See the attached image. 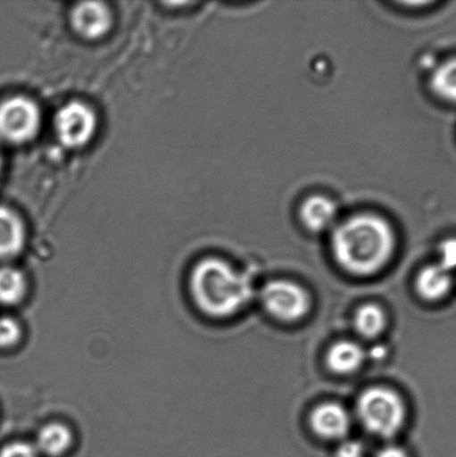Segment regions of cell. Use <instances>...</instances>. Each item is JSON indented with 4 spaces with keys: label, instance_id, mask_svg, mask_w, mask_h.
<instances>
[{
    "label": "cell",
    "instance_id": "obj_20",
    "mask_svg": "<svg viewBox=\"0 0 456 457\" xmlns=\"http://www.w3.org/2000/svg\"><path fill=\"white\" fill-rule=\"evenodd\" d=\"M363 443L356 440H346L337 447L336 457H364Z\"/></svg>",
    "mask_w": 456,
    "mask_h": 457
},
{
    "label": "cell",
    "instance_id": "obj_14",
    "mask_svg": "<svg viewBox=\"0 0 456 457\" xmlns=\"http://www.w3.org/2000/svg\"><path fill=\"white\" fill-rule=\"evenodd\" d=\"M27 290L26 278L12 267L0 268V304L12 306L21 302Z\"/></svg>",
    "mask_w": 456,
    "mask_h": 457
},
{
    "label": "cell",
    "instance_id": "obj_13",
    "mask_svg": "<svg viewBox=\"0 0 456 457\" xmlns=\"http://www.w3.org/2000/svg\"><path fill=\"white\" fill-rule=\"evenodd\" d=\"M71 443L73 436L69 428L64 424L51 423L40 429L35 447L39 454L57 457L65 454Z\"/></svg>",
    "mask_w": 456,
    "mask_h": 457
},
{
    "label": "cell",
    "instance_id": "obj_4",
    "mask_svg": "<svg viewBox=\"0 0 456 457\" xmlns=\"http://www.w3.org/2000/svg\"><path fill=\"white\" fill-rule=\"evenodd\" d=\"M40 112L33 101L26 97H12L0 104V137L21 145L37 134Z\"/></svg>",
    "mask_w": 456,
    "mask_h": 457
},
{
    "label": "cell",
    "instance_id": "obj_3",
    "mask_svg": "<svg viewBox=\"0 0 456 457\" xmlns=\"http://www.w3.org/2000/svg\"><path fill=\"white\" fill-rule=\"evenodd\" d=\"M356 411L366 431L382 438L395 436L405 422L404 402L390 388L368 389L360 396Z\"/></svg>",
    "mask_w": 456,
    "mask_h": 457
},
{
    "label": "cell",
    "instance_id": "obj_12",
    "mask_svg": "<svg viewBox=\"0 0 456 457\" xmlns=\"http://www.w3.org/2000/svg\"><path fill=\"white\" fill-rule=\"evenodd\" d=\"M368 357L360 344L343 340L334 345L327 353V365L334 373L347 375L354 373Z\"/></svg>",
    "mask_w": 456,
    "mask_h": 457
},
{
    "label": "cell",
    "instance_id": "obj_16",
    "mask_svg": "<svg viewBox=\"0 0 456 457\" xmlns=\"http://www.w3.org/2000/svg\"><path fill=\"white\" fill-rule=\"evenodd\" d=\"M386 316L377 304H365L361 307L355 316L357 333L365 338H377L386 329Z\"/></svg>",
    "mask_w": 456,
    "mask_h": 457
},
{
    "label": "cell",
    "instance_id": "obj_19",
    "mask_svg": "<svg viewBox=\"0 0 456 457\" xmlns=\"http://www.w3.org/2000/svg\"><path fill=\"white\" fill-rule=\"evenodd\" d=\"M440 259V262L437 263L453 272L456 269V239L448 240L442 245Z\"/></svg>",
    "mask_w": 456,
    "mask_h": 457
},
{
    "label": "cell",
    "instance_id": "obj_1",
    "mask_svg": "<svg viewBox=\"0 0 456 457\" xmlns=\"http://www.w3.org/2000/svg\"><path fill=\"white\" fill-rule=\"evenodd\" d=\"M395 233L386 220L363 213L335 228L333 254L344 270L355 276H372L391 262Z\"/></svg>",
    "mask_w": 456,
    "mask_h": 457
},
{
    "label": "cell",
    "instance_id": "obj_11",
    "mask_svg": "<svg viewBox=\"0 0 456 457\" xmlns=\"http://www.w3.org/2000/svg\"><path fill=\"white\" fill-rule=\"evenodd\" d=\"M25 244V228L15 212L0 207V260L12 259Z\"/></svg>",
    "mask_w": 456,
    "mask_h": 457
},
{
    "label": "cell",
    "instance_id": "obj_6",
    "mask_svg": "<svg viewBox=\"0 0 456 457\" xmlns=\"http://www.w3.org/2000/svg\"><path fill=\"white\" fill-rule=\"evenodd\" d=\"M55 129L62 145L79 149L92 140L96 131V116L83 103L70 102L58 111Z\"/></svg>",
    "mask_w": 456,
    "mask_h": 457
},
{
    "label": "cell",
    "instance_id": "obj_7",
    "mask_svg": "<svg viewBox=\"0 0 456 457\" xmlns=\"http://www.w3.org/2000/svg\"><path fill=\"white\" fill-rule=\"evenodd\" d=\"M311 425L312 431L326 440H344L351 431L352 420L345 407L325 403L312 411Z\"/></svg>",
    "mask_w": 456,
    "mask_h": 457
},
{
    "label": "cell",
    "instance_id": "obj_17",
    "mask_svg": "<svg viewBox=\"0 0 456 457\" xmlns=\"http://www.w3.org/2000/svg\"><path fill=\"white\" fill-rule=\"evenodd\" d=\"M21 330L15 320L0 318V348H11L20 342Z\"/></svg>",
    "mask_w": 456,
    "mask_h": 457
},
{
    "label": "cell",
    "instance_id": "obj_15",
    "mask_svg": "<svg viewBox=\"0 0 456 457\" xmlns=\"http://www.w3.org/2000/svg\"><path fill=\"white\" fill-rule=\"evenodd\" d=\"M432 92L442 101L456 104V58L446 61L433 71Z\"/></svg>",
    "mask_w": 456,
    "mask_h": 457
},
{
    "label": "cell",
    "instance_id": "obj_8",
    "mask_svg": "<svg viewBox=\"0 0 456 457\" xmlns=\"http://www.w3.org/2000/svg\"><path fill=\"white\" fill-rule=\"evenodd\" d=\"M71 25L76 33L85 39L101 38L111 29V12L104 4H79L71 12Z\"/></svg>",
    "mask_w": 456,
    "mask_h": 457
},
{
    "label": "cell",
    "instance_id": "obj_23",
    "mask_svg": "<svg viewBox=\"0 0 456 457\" xmlns=\"http://www.w3.org/2000/svg\"><path fill=\"white\" fill-rule=\"evenodd\" d=\"M0 169H2V159H0Z\"/></svg>",
    "mask_w": 456,
    "mask_h": 457
},
{
    "label": "cell",
    "instance_id": "obj_9",
    "mask_svg": "<svg viewBox=\"0 0 456 457\" xmlns=\"http://www.w3.org/2000/svg\"><path fill=\"white\" fill-rule=\"evenodd\" d=\"M453 272L441 264H431L419 273L417 290L427 302L437 303L445 299L453 289Z\"/></svg>",
    "mask_w": 456,
    "mask_h": 457
},
{
    "label": "cell",
    "instance_id": "obj_21",
    "mask_svg": "<svg viewBox=\"0 0 456 457\" xmlns=\"http://www.w3.org/2000/svg\"><path fill=\"white\" fill-rule=\"evenodd\" d=\"M377 457H409V455L400 446L388 445L383 447V449L378 452Z\"/></svg>",
    "mask_w": 456,
    "mask_h": 457
},
{
    "label": "cell",
    "instance_id": "obj_22",
    "mask_svg": "<svg viewBox=\"0 0 456 457\" xmlns=\"http://www.w3.org/2000/svg\"><path fill=\"white\" fill-rule=\"evenodd\" d=\"M375 349H372L370 351V357L374 358V360H378V358H383L386 355V349L384 347H374Z\"/></svg>",
    "mask_w": 456,
    "mask_h": 457
},
{
    "label": "cell",
    "instance_id": "obj_10",
    "mask_svg": "<svg viewBox=\"0 0 456 457\" xmlns=\"http://www.w3.org/2000/svg\"><path fill=\"white\" fill-rule=\"evenodd\" d=\"M299 216L308 230L324 232L335 225L337 219V205L326 196H311L303 204Z\"/></svg>",
    "mask_w": 456,
    "mask_h": 457
},
{
    "label": "cell",
    "instance_id": "obj_2",
    "mask_svg": "<svg viewBox=\"0 0 456 457\" xmlns=\"http://www.w3.org/2000/svg\"><path fill=\"white\" fill-rule=\"evenodd\" d=\"M190 290L200 311L214 318L235 315L253 295L250 277L218 258L196 264L191 273Z\"/></svg>",
    "mask_w": 456,
    "mask_h": 457
},
{
    "label": "cell",
    "instance_id": "obj_5",
    "mask_svg": "<svg viewBox=\"0 0 456 457\" xmlns=\"http://www.w3.org/2000/svg\"><path fill=\"white\" fill-rule=\"evenodd\" d=\"M261 302L271 316L287 322L303 320L311 304L303 287L286 280L271 281L263 287Z\"/></svg>",
    "mask_w": 456,
    "mask_h": 457
},
{
    "label": "cell",
    "instance_id": "obj_18",
    "mask_svg": "<svg viewBox=\"0 0 456 457\" xmlns=\"http://www.w3.org/2000/svg\"><path fill=\"white\" fill-rule=\"evenodd\" d=\"M0 457H39L35 445L25 442H13L0 451Z\"/></svg>",
    "mask_w": 456,
    "mask_h": 457
}]
</instances>
